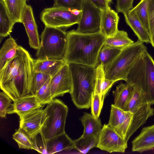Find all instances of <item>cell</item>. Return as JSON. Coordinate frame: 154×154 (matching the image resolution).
<instances>
[{
	"label": "cell",
	"instance_id": "obj_1",
	"mask_svg": "<svg viewBox=\"0 0 154 154\" xmlns=\"http://www.w3.org/2000/svg\"><path fill=\"white\" fill-rule=\"evenodd\" d=\"M34 60L21 46L16 55L0 70L1 90L12 100L31 94Z\"/></svg>",
	"mask_w": 154,
	"mask_h": 154
},
{
	"label": "cell",
	"instance_id": "obj_2",
	"mask_svg": "<svg viewBox=\"0 0 154 154\" xmlns=\"http://www.w3.org/2000/svg\"><path fill=\"white\" fill-rule=\"evenodd\" d=\"M67 33V42L63 59L66 63L96 67L98 57L106 37L100 31L90 34L72 30Z\"/></svg>",
	"mask_w": 154,
	"mask_h": 154
},
{
	"label": "cell",
	"instance_id": "obj_3",
	"mask_svg": "<svg viewBox=\"0 0 154 154\" xmlns=\"http://www.w3.org/2000/svg\"><path fill=\"white\" fill-rule=\"evenodd\" d=\"M69 64L72 80L70 93L72 101L78 109H88L94 90L96 67L75 63Z\"/></svg>",
	"mask_w": 154,
	"mask_h": 154
},
{
	"label": "cell",
	"instance_id": "obj_4",
	"mask_svg": "<svg viewBox=\"0 0 154 154\" xmlns=\"http://www.w3.org/2000/svg\"><path fill=\"white\" fill-rule=\"evenodd\" d=\"M126 82L143 93L148 103L154 104V60L147 50L134 65Z\"/></svg>",
	"mask_w": 154,
	"mask_h": 154
},
{
	"label": "cell",
	"instance_id": "obj_5",
	"mask_svg": "<svg viewBox=\"0 0 154 154\" xmlns=\"http://www.w3.org/2000/svg\"><path fill=\"white\" fill-rule=\"evenodd\" d=\"M147 50L144 43L138 40L122 50L111 63L104 67L105 78L115 82H126L134 65Z\"/></svg>",
	"mask_w": 154,
	"mask_h": 154
},
{
	"label": "cell",
	"instance_id": "obj_6",
	"mask_svg": "<svg viewBox=\"0 0 154 154\" xmlns=\"http://www.w3.org/2000/svg\"><path fill=\"white\" fill-rule=\"evenodd\" d=\"M67 42V33L61 28L45 26L36 54L37 59H63Z\"/></svg>",
	"mask_w": 154,
	"mask_h": 154
},
{
	"label": "cell",
	"instance_id": "obj_7",
	"mask_svg": "<svg viewBox=\"0 0 154 154\" xmlns=\"http://www.w3.org/2000/svg\"><path fill=\"white\" fill-rule=\"evenodd\" d=\"M46 119L41 133L46 140L64 132L68 108L61 100L54 98L44 109Z\"/></svg>",
	"mask_w": 154,
	"mask_h": 154
},
{
	"label": "cell",
	"instance_id": "obj_8",
	"mask_svg": "<svg viewBox=\"0 0 154 154\" xmlns=\"http://www.w3.org/2000/svg\"><path fill=\"white\" fill-rule=\"evenodd\" d=\"M82 12V10L53 6L44 9L41 14L40 18L45 26L67 28L78 24Z\"/></svg>",
	"mask_w": 154,
	"mask_h": 154
},
{
	"label": "cell",
	"instance_id": "obj_9",
	"mask_svg": "<svg viewBox=\"0 0 154 154\" xmlns=\"http://www.w3.org/2000/svg\"><path fill=\"white\" fill-rule=\"evenodd\" d=\"M81 17L76 31L90 34L100 31L101 10L89 0H84Z\"/></svg>",
	"mask_w": 154,
	"mask_h": 154
},
{
	"label": "cell",
	"instance_id": "obj_10",
	"mask_svg": "<svg viewBox=\"0 0 154 154\" xmlns=\"http://www.w3.org/2000/svg\"><path fill=\"white\" fill-rule=\"evenodd\" d=\"M127 142L114 129L105 124L99 134L97 147L110 153H124L127 148Z\"/></svg>",
	"mask_w": 154,
	"mask_h": 154
},
{
	"label": "cell",
	"instance_id": "obj_11",
	"mask_svg": "<svg viewBox=\"0 0 154 154\" xmlns=\"http://www.w3.org/2000/svg\"><path fill=\"white\" fill-rule=\"evenodd\" d=\"M19 128L32 138L41 132L46 119L44 109H35L20 117Z\"/></svg>",
	"mask_w": 154,
	"mask_h": 154
},
{
	"label": "cell",
	"instance_id": "obj_12",
	"mask_svg": "<svg viewBox=\"0 0 154 154\" xmlns=\"http://www.w3.org/2000/svg\"><path fill=\"white\" fill-rule=\"evenodd\" d=\"M50 85L53 99L70 93L72 80L69 64L66 63L56 74L51 77Z\"/></svg>",
	"mask_w": 154,
	"mask_h": 154
},
{
	"label": "cell",
	"instance_id": "obj_13",
	"mask_svg": "<svg viewBox=\"0 0 154 154\" xmlns=\"http://www.w3.org/2000/svg\"><path fill=\"white\" fill-rule=\"evenodd\" d=\"M110 116L108 125L113 129L124 140L131 125L133 113L111 105Z\"/></svg>",
	"mask_w": 154,
	"mask_h": 154
},
{
	"label": "cell",
	"instance_id": "obj_14",
	"mask_svg": "<svg viewBox=\"0 0 154 154\" xmlns=\"http://www.w3.org/2000/svg\"><path fill=\"white\" fill-rule=\"evenodd\" d=\"M21 23L25 28L30 47L37 50L40 42L32 9L29 5L26 4L25 7L21 17Z\"/></svg>",
	"mask_w": 154,
	"mask_h": 154
},
{
	"label": "cell",
	"instance_id": "obj_15",
	"mask_svg": "<svg viewBox=\"0 0 154 154\" xmlns=\"http://www.w3.org/2000/svg\"><path fill=\"white\" fill-rule=\"evenodd\" d=\"M8 114L15 113L20 117L32 110L42 108L43 105L32 94L13 101Z\"/></svg>",
	"mask_w": 154,
	"mask_h": 154
},
{
	"label": "cell",
	"instance_id": "obj_16",
	"mask_svg": "<svg viewBox=\"0 0 154 154\" xmlns=\"http://www.w3.org/2000/svg\"><path fill=\"white\" fill-rule=\"evenodd\" d=\"M119 19L117 13L109 6L101 10L100 32L106 38L114 35L118 30Z\"/></svg>",
	"mask_w": 154,
	"mask_h": 154
},
{
	"label": "cell",
	"instance_id": "obj_17",
	"mask_svg": "<svg viewBox=\"0 0 154 154\" xmlns=\"http://www.w3.org/2000/svg\"><path fill=\"white\" fill-rule=\"evenodd\" d=\"M132 150L142 153L154 148V124L145 127L131 142Z\"/></svg>",
	"mask_w": 154,
	"mask_h": 154
},
{
	"label": "cell",
	"instance_id": "obj_18",
	"mask_svg": "<svg viewBox=\"0 0 154 154\" xmlns=\"http://www.w3.org/2000/svg\"><path fill=\"white\" fill-rule=\"evenodd\" d=\"M151 105L149 103H144L133 113L131 123L126 138L127 141L140 126L146 123L148 118L153 115L154 109L151 107Z\"/></svg>",
	"mask_w": 154,
	"mask_h": 154
},
{
	"label": "cell",
	"instance_id": "obj_19",
	"mask_svg": "<svg viewBox=\"0 0 154 154\" xmlns=\"http://www.w3.org/2000/svg\"><path fill=\"white\" fill-rule=\"evenodd\" d=\"M74 140L64 132L46 140L47 154H52L63 151L75 149Z\"/></svg>",
	"mask_w": 154,
	"mask_h": 154
},
{
	"label": "cell",
	"instance_id": "obj_20",
	"mask_svg": "<svg viewBox=\"0 0 154 154\" xmlns=\"http://www.w3.org/2000/svg\"><path fill=\"white\" fill-rule=\"evenodd\" d=\"M123 14L126 23L133 31L138 40L143 43L150 44L149 35L133 8Z\"/></svg>",
	"mask_w": 154,
	"mask_h": 154
},
{
	"label": "cell",
	"instance_id": "obj_21",
	"mask_svg": "<svg viewBox=\"0 0 154 154\" xmlns=\"http://www.w3.org/2000/svg\"><path fill=\"white\" fill-rule=\"evenodd\" d=\"M66 62L63 59L34 60V71L53 76Z\"/></svg>",
	"mask_w": 154,
	"mask_h": 154
},
{
	"label": "cell",
	"instance_id": "obj_22",
	"mask_svg": "<svg viewBox=\"0 0 154 154\" xmlns=\"http://www.w3.org/2000/svg\"><path fill=\"white\" fill-rule=\"evenodd\" d=\"M115 82L105 78L104 67L100 64L96 67V77L94 93L99 95L103 103L105 97Z\"/></svg>",
	"mask_w": 154,
	"mask_h": 154
},
{
	"label": "cell",
	"instance_id": "obj_23",
	"mask_svg": "<svg viewBox=\"0 0 154 154\" xmlns=\"http://www.w3.org/2000/svg\"><path fill=\"white\" fill-rule=\"evenodd\" d=\"M80 120L84 127L82 137L99 135L103 126L99 118L96 119L91 114L85 112L80 118Z\"/></svg>",
	"mask_w": 154,
	"mask_h": 154
},
{
	"label": "cell",
	"instance_id": "obj_24",
	"mask_svg": "<svg viewBox=\"0 0 154 154\" xmlns=\"http://www.w3.org/2000/svg\"><path fill=\"white\" fill-rule=\"evenodd\" d=\"M134 42L129 37L127 32L123 30H118L114 35L106 38L103 44L122 50Z\"/></svg>",
	"mask_w": 154,
	"mask_h": 154
},
{
	"label": "cell",
	"instance_id": "obj_25",
	"mask_svg": "<svg viewBox=\"0 0 154 154\" xmlns=\"http://www.w3.org/2000/svg\"><path fill=\"white\" fill-rule=\"evenodd\" d=\"M134 90L133 87L128 83H121L113 91L114 105L123 110Z\"/></svg>",
	"mask_w": 154,
	"mask_h": 154
},
{
	"label": "cell",
	"instance_id": "obj_26",
	"mask_svg": "<svg viewBox=\"0 0 154 154\" xmlns=\"http://www.w3.org/2000/svg\"><path fill=\"white\" fill-rule=\"evenodd\" d=\"M19 46L12 37L6 39L0 50V70L17 53Z\"/></svg>",
	"mask_w": 154,
	"mask_h": 154
},
{
	"label": "cell",
	"instance_id": "obj_27",
	"mask_svg": "<svg viewBox=\"0 0 154 154\" xmlns=\"http://www.w3.org/2000/svg\"><path fill=\"white\" fill-rule=\"evenodd\" d=\"M16 23L12 20L7 11L5 2L0 0V40L9 35Z\"/></svg>",
	"mask_w": 154,
	"mask_h": 154
},
{
	"label": "cell",
	"instance_id": "obj_28",
	"mask_svg": "<svg viewBox=\"0 0 154 154\" xmlns=\"http://www.w3.org/2000/svg\"><path fill=\"white\" fill-rule=\"evenodd\" d=\"M27 0H5L4 2L8 14L15 23H21V17Z\"/></svg>",
	"mask_w": 154,
	"mask_h": 154
},
{
	"label": "cell",
	"instance_id": "obj_29",
	"mask_svg": "<svg viewBox=\"0 0 154 154\" xmlns=\"http://www.w3.org/2000/svg\"><path fill=\"white\" fill-rule=\"evenodd\" d=\"M146 103H148L144 95L140 91L134 88V90L123 110L134 113L142 105Z\"/></svg>",
	"mask_w": 154,
	"mask_h": 154
},
{
	"label": "cell",
	"instance_id": "obj_30",
	"mask_svg": "<svg viewBox=\"0 0 154 154\" xmlns=\"http://www.w3.org/2000/svg\"><path fill=\"white\" fill-rule=\"evenodd\" d=\"M99 135H92L83 137L81 136L74 140L75 149L80 153L86 154L91 149L97 147Z\"/></svg>",
	"mask_w": 154,
	"mask_h": 154
},
{
	"label": "cell",
	"instance_id": "obj_31",
	"mask_svg": "<svg viewBox=\"0 0 154 154\" xmlns=\"http://www.w3.org/2000/svg\"><path fill=\"white\" fill-rule=\"evenodd\" d=\"M121 51L103 44L98 55L99 64H101L104 67L106 66L116 58Z\"/></svg>",
	"mask_w": 154,
	"mask_h": 154
},
{
	"label": "cell",
	"instance_id": "obj_32",
	"mask_svg": "<svg viewBox=\"0 0 154 154\" xmlns=\"http://www.w3.org/2000/svg\"><path fill=\"white\" fill-rule=\"evenodd\" d=\"M149 0H141L133 9L149 35L148 7Z\"/></svg>",
	"mask_w": 154,
	"mask_h": 154
},
{
	"label": "cell",
	"instance_id": "obj_33",
	"mask_svg": "<svg viewBox=\"0 0 154 154\" xmlns=\"http://www.w3.org/2000/svg\"><path fill=\"white\" fill-rule=\"evenodd\" d=\"M12 137L20 149L35 150L31 138L20 128L13 135Z\"/></svg>",
	"mask_w": 154,
	"mask_h": 154
},
{
	"label": "cell",
	"instance_id": "obj_34",
	"mask_svg": "<svg viewBox=\"0 0 154 154\" xmlns=\"http://www.w3.org/2000/svg\"><path fill=\"white\" fill-rule=\"evenodd\" d=\"M51 78L38 90L35 95L43 105L50 103L54 99L51 91Z\"/></svg>",
	"mask_w": 154,
	"mask_h": 154
},
{
	"label": "cell",
	"instance_id": "obj_35",
	"mask_svg": "<svg viewBox=\"0 0 154 154\" xmlns=\"http://www.w3.org/2000/svg\"><path fill=\"white\" fill-rule=\"evenodd\" d=\"M51 78L50 75L45 73L34 71L32 83L31 94L35 95L38 90Z\"/></svg>",
	"mask_w": 154,
	"mask_h": 154
},
{
	"label": "cell",
	"instance_id": "obj_36",
	"mask_svg": "<svg viewBox=\"0 0 154 154\" xmlns=\"http://www.w3.org/2000/svg\"><path fill=\"white\" fill-rule=\"evenodd\" d=\"M13 100L4 92L0 93V116L2 118L6 116L11 106Z\"/></svg>",
	"mask_w": 154,
	"mask_h": 154
},
{
	"label": "cell",
	"instance_id": "obj_37",
	"mask_svg": "<svg viewBox=\"0 0 154 154\" xmlns=\"http://www.w3.org/2000/svg\"><path fill=\"white\" fill-rule=\"evenodd\" d=\"M84 0H54L53 6L81 10Z\"/></svg>",
	"mask_w": 154,
	"mask_h": 154
},
{
	"label": "cell",
	"instance_id": "obj_38",
	"mask_svg": "<svg viewBox=\"0 0 154 154\" xmlns=\"http://www.w3.org/2000/svg\"><path fill=\"white\" fill-rule=\"evenodd\" d=\"M103 103L100 96L93 93L91 102V114L95 118L98 119L100 115Z\"/></svg>",
	"mask_w": 154,
	"mask_h": 154
},
{
	"label": "cell",
	"instance_id": "obj_39",
	"mask_svg": "<svg viewBox=\"0 0 154 154\" xmlns=\"http://www.w3.org/2000/svg\"><path fill=\"white\" fill-rule=\"evenodd\" d=\"M148 12L150 44L154 47V0H149Z\"/></svg>",
	"mask_w": 154,
	"mask_h": 154
},
{
	"label": "cell",
	"instance_id": "obj_40",
	"mask_svg": "<svg viewBox=\"0 0 154 154\" xmlns=\"http://www.w3.org/2000/svg\"><path fill=\"white\" fill-rule=\"evenodd\" d=\"M34 143L35 150L42 154H47L46 150V140L41 132L31 138Z\"/></svg>",
	"mask_w": 154,
	"mask_h": 154
},
{
	"label": "cell",
	"instance_id": "obj_41",
	"mask_svg": "<svg viewBox=\"0 0 154 154\" xmlns=\"http://www.w3.org/2000/svg\"><path fill=\"white\" fill-rule=\"evenodd\" d=\"M134 0H117L116 11L123 14L132 9Z\"/></svg>",
	"mask_w": 154,
	"mask_h": 154
},
{
	"label": "cell",
	"instance_id": "obj_42",
	"mask_svg": "<svg viewBox=\"0 0 154 154\" xmlns=\"http://www.w3.org/2000/svg\"><path fill=\"white\" fill-rule=\"evenodd\" d=\"M94 5L101 10L106 9L109 7L112 0H89Z\"/></svg>",
	"mask_w": 154,
	"mask_h": 154
}]
</instances>
